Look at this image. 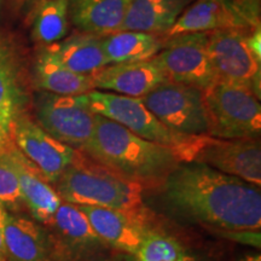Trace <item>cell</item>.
<instances>
[{
    "label": "cell",
    "mask_w": 261,
    "mask_h": 261,
    "mask_svg": "<svg viewBox=\"0 0 261 261\" xmlns=\"http://www.w3.org/2000/svg\"><path fill=\"white\" fill-rule=\"evenodd\" d=\"M92 112L119 123L140 138L179 150L194 137L180 136L168 129L140 98L92 90L86 93Z\"/></svg>",
    "instance_id": "7"
},
{
    "label": "cell",
    "mask_w": 261,
    "mask_h": 261,
    "mask_svg": "<svg viewBox=\"0 0 261 261\" xmlns=\"http://www.w3.org/2000/svg\"><path fill=\"white\" fill-rule=\"evenodd\" d=\"M69 28V0H39L33 9L31 33L39 47L61 41Z\"/></svg>",
    "instance_id": "23"
},
{
    "label": "cell",
    "mask_w": 261,
    "mask_h": 261,
    "mask_svg": "<svg viewBox=\"0 0 261 261\" xmlns=\"http://www.w3.org/2000/svg\"><path fill=\"white\" fill-rule=\"evenodd\" d=\"M79 208L102 242L132 255L138 252L149 230L145 212L130 213L93 205H79Z\"/></svg>",
    "instance_id": "15"
},
{
    "label": "cell",
    "mask_w": 261,
    "mask_h": 261,
    "mask_svg": "<svg viewBox=\"0 0 261 261\" xmlns=\"http://www.w3.org/2000/svg\"><path fill=\"white\" fill-rule=\"evenodd\" d=\"M0 203L11 214H17L24 208L17 174L6 145L0 146Z\"/></svg>",
    "instance_id": "26"
},
{
    "label": "cell",
    "mask_w": 261,
    "mask_h": 261,
    "mask_svg": "<svg viewBox=\"0 0 261 261\" xmlns=\"http://www.w3.org/2000/svg\"><path fill=\"white\" fill-rule=\"evenodd\" d=\"M32 97L17 51L8 39L0 37V146L11 142L12 127L29 112Z\"/></svg>",
    "instance_id": "13"
},
{
    "label": "cell",
    "mask_w": 261,
    "mask_h": 261,
    "mask_svg": "<svg viewBox=\"0 0 261 261\" xmlns=\"http://www.w3.org/2000/svg\"><path fill=\"white\" fill-rule=\"evenodd\" d=\"M135 261H185L191 259L187 249L175 238L148 230Z\"/></svg>",
    "instance_id": "25"
},
{
    "label": "cell",
    "mask_w": 261,
    "mask_h": 261,
    "mask_svg": "<svg viewBox=\"0 0 261 261\" xmlns=\"http://www.w3.org/2000/svg\"><path fill=\"white\" fill-rule=\"evenodd\" d=\"M241 261H261L260 254H252V255L244 256Z\"/></svg>",
    "instance_id": "29"
},
{
    "label": "cell",
    "mask_w": 261,
    "mask_h": 261,
    "mask_svg": "<svg viewBox=\"0 0 261 261\" xmlns=\"http://www.w3.org/2000/svg\"><path fill=\"white\" fill-rule=\"evenodd\" d=\"M162 35L137 31H117L102 38L109 64L129 63L154 58L163 46Z\"/></svg>",
    "instance_id": "22"
},
{
    "label": "cell",
    "mask_w": 261,
    "mask_h": 261,
    "mask_svg": "<svg viewBox=\"0 0 261 261\" xmlns=\"http://www.w3.org/2000/svg\"><path fill=\"white\" fill-rule=\"evenodd\" d=\"M11 140L51 185L56 184L65 169L81 158L80 151L45 132L29 112L22 114L15 121Z\"/></svg>",
    "instance_id": "12"
},
{
    "label": "cell",
    "mask_w": 261,
    "mask_h": 261,
    "mask_svg": "<svg viewBox=\"0 0 261 261\" xmlns=\"http://www.w3.org/2000/svg\"><path fill=\"white\" fill-rule=\"evenodd\" d=\"M64 67L77 74L92 75L109 64L102 47V38L74 32L61 41L45 46Z\"/></svg>",
    "instance_id": "21"
},
{
    "label": "cell",
    "mask_w": 261,
    "mask_h": 261,
    "mask_svg": "<svg viewBox=\"0 0 261 261\" xmlns=\"http://www.w3.org/2000/svg\"><path fill=\"white\" fill-rule=\"evenodd\" d=\"M80 152L143 188L163 185L166 178L182 162L177 149L140 138L97 114L92 136Z\"/></svg>",
    "instance_id": "2"
},
{
    "label": "cell",
    "mask_w": 261,
    "mask_h": 261,
    "mask_svg": "<svg viewBox=\"0 0 261 261\" xmlns=\"http://www.w3.org/2000/svg\"><path fill=\"white\" fill-rule=\"evenodd\" d=\"M208 135L219 139H255L261 132L260 98L246 86L217 80L203 91Z\"/></svg>",
    "instance_id": "4"
},
{
    "label": "cell",
    "mask_w": 261,
    "mask_h": 261,
    "mask_svg": "<svg viewBox=\"0 0 261 261\" xmlns=\"http://www.w3.org/2000/svg\"><path fill=\"white\" fill-rule=\"evenodd\" d=\"M94 90L143 98L160 85L169 81L154 58L129 63L108 64L91 75Z\"/></svg>",
    "instance_id": "14"
},
{
    "label": "cell",
    "mask_w": 261,
    "mask_h": 261,
    "mask_svg": "<svg viewBox=\"0 0 261 261\" xmlns=\"http://www.w3.org/2000/svg\"><path fill=\"white\" fill-rule=\"evenodd\" d=\"M0 3H2V0H0Z\"/></svg>",
    "instance_id": "31"
},
{
    "label": "cell",
    "mask_w": 261,
    "mask_h": 261,
    "mask_svg": "<svg viewBox=\"0 0 261 261\" xmlns=\"http://www.w3.org/2000/svg\"><path fill=\"white\" fill-rule=\"evenodd\" d=\"M185 261H195V260L192 259V257H191V259H189V260H185Z\"/></svg>",
    "instance_id": "30"
},
{
    "label": "cell",
    "mask_w": 261,
    "mask_h": 261,
    "mask_svg": "<svg viewBox=\"0 0 261 261\" xmlns=\"http://www.w3.org/2000/svg\"><path fill=\"white\" fill-rule=\"evenodd\" d=\"M31 106L33 119L45 132L77 151L92 136L96 114L86 94L61 96L35 91Z\"/></svg>",
    "instance_id": "5"
},
{
    "label": "cell",
    "mask_w": 261,
    "mask_h": 261,
    "mask_svg": "<svg viewBox=\"0 0 261 261\" xmlns=\"http://www.w3.org/2000/svg\"><path fill=\"white\" fill-rule=\"evenodd\" d=\"M16 174L24 207L37 223L50 226L56 211L62 203L61 197L45 179L42 173L22 154L11 142L6 144Z\"/></svg>",
    "instance_id": "16"
},
{
    "label": "cell",
    "mask_w": 261,
    "mask_h": 261,
    "mask_svg": "<svg viewBox=\"0 0 261 261\" xmlns=\"http://www.w3.org/2000/svg\"><path fill=\"white\" fill-rule=\"evenodd\" d=\"M163 125L180 136L208 135V120L203 91L166 81L140 98Z\"/></svg>",
    "instance_id": "8"
},
{
    "label": "cell",
    "mask_w": 261,
    "mask_h": 261,
    "mask_svg": "<svg viewBox=\"0 0 261 261\" xmlns=\"http://www.w3.org/2000/svg\"><path fill=\"white\" fill-rule=\"evenodd\" d=\"M208 34L188 33L163 38L155 60L169 81L204 91L218 80L208 51Z\"/></svg>",
    "instance_id": "9"
},
{
    "label": "cell",
    "mask_w": 261,
    "mask_h": 261,
    "mask_svg": "<svg viewBox=\"0 0 261 261\" xmlns=\"http://www.w3.org/2000/svg\"><path fill=\"white\" fill-rule=\"evenodd\" d=\"M220 236L227 240L232 241V242L244 244V246H249L260 249L261 247V233L260 230H214Z\"/></svg>",
    "instance_id": "27"
},
{
    "label": "cell",
    "mask_w": 261,
    "mask_h": 261,
    "mask_svg": "<svg viewBox=\"0 0 261 261\" xmlns=\"http://www.w3.org/2000/svg\"><path fill=\"white\" fill-rule=\"evenodd\" d=\"M55 190L63 202L93 205L122 212H144L143 190L81 154V158L62 174Z\"/></svg>",
    "instance_id": "3"
},
{
    "label": "cell",
    "mask_w": 261,
    "mask_h": 261,
    "mask_svg": "<svg viewBox=\"0 0 261 261\" xmlns=\"http://www.w3.org/2000/svg\"><path fill=\"white\" fill-rule=\"evenodd\" d=\"M259 27L260 0H194L163 38L220 29L253 31Z\"/></svg>",
    "instance_id": "10"
},
{
    "label": "cell",
    "mask_w": 261,
    "mask_h": 261,
    "mask_svg": "<svg viewBox=\"0 0 261 261\" xmlns=\"http://www.w3.org/2000/svg\"><path fill=\"white\" fill-rule=\"evenodd\" d=\"M182 162H200L250 184L261 185V146L255 139H219L194 137L178 150Z\"/></svg>",
    "instance_id": "6"
},
{
    "label": "cell",
    "mask_w": 261,
    "mask_h": 261,
    "mask_svg": "<svg viewBox=\"0 0 261 261\" xmlns=\"http://www.w3.org/2000/svg\"><path fill=\"white\" fill-rule=\"evenodd\" d=\"M194 0H130L120 31L165 35Z\"/></svg>",
    "instance_id": "20"
},
{
    "label": "cell",
    "mask_w": 261,
    "mask_h": 261,
    "mask_svg": "<svg viewBox=\"0 0 261 261\" xmlns=\"http://www.w3.org/2000/svg\"><path fill=\"white\" fill-rule=\"evenodd\" d=\"M29 81L35 91L61 96H79L94 90L91 75L69 70L47 47H39L37 51Z\"/></svg>",
    "instance_id": "17"
},
{
    "label": "cell",
    "mask_w": 261,
    "mask_h": 261,
    "mask_svg": "<svg viewBox=\"0 0 261 261\" xmlns=\"http://www.w3.org/2000/svg\"><path fill=\"white\" fill-rule=\"evenodd\" d=\"M5 261H50L51 243L39 223L8 213L4 230Z\"/></svg>",
    "instance_id": "18"
},
{
    "label": "cell",
    "mask_w": 261,
    "mask_h": 261,
    "mask_svg": "<svg viewBox=\"0 0 261 261\" xmlns=\"http://www.w3.org/2000/svg\"><path fill=\"white\" fill-rule=\"evenodd\" d=\"M248 29H220L208 34V51L218 80L246 86L261 98V60L248 45Z\"/></svg>",
    "instance_id": "11"
},
{
    "label": "cell",
    "mask_w": 261,
    "mask_h": 261,
    "mask_svg": "<svg viewBox=\"0 0 261 261\" xmlns=\"http://www.w3.org/2000/svg\"><path fill=\"white\" fill-rule=\"evenodd\" d=\"M50 226L64 241L76 247L92 248L102 242L94 233L86 215L76 204L62 201Z\"/></svg>",
    "instance_id": "24"
},
{
    "label": "cell",
    "mask_w": 261,
    "mask_h": 261,
    "mask_svg": "<svg viewBox=\"0 0 261 261\" xmlns=\"http://www.w3.org/2000/svg\"><path fill=\"white\" fill-rule=\"evenodd\" d=\"M169 203L213 230H260V187L200 162H180L166 178Z\"/></svg>",
    "instance_id": "1"
},
{
    "label": "cell",
    "mask_w": 261,
    "mask_h": 261,
    "mask_svg": "<svg viewBox=\"0 0 261 261\" xmlns=\"http://www.w3.org/2000/svg\"><path fill=\"white\" fill-rule=\"evenodd\" d=\"M130 0H69V21L75 32L107 37L121 29Z\"/></svg>",
    "instance_id": "19"
},
{
    "label": "cell",
    "mask_w": 261,
    "mask_h": 261,
    "mask_svg": "<svg viewBox=\"0 0 261 261\" xmlns=\"http://www.w3.org/2000/svg\"><path fill=\"white\" fill-rule=\"evenodd\" d=\"M8 215V212L3 204L0 203V261H5V255H4V241H3V230H4V223L5 218Z\"/></svg>",
    "instance_id": "28"
}]
</instances>
